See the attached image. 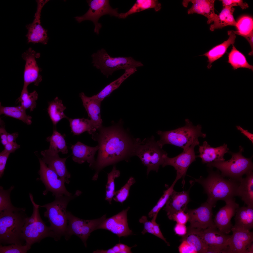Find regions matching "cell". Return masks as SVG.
Wrapping results in <instances>:
<instances>
[{
  "mask_svg": "<svg viewBox=\"0 0 253 253\" xmlns=\"http://www.w3.org/2000/svg\"><path fill=\"white\" fill-rule=\"evenodd\" d=\"M98 130V132L92 134V139L97 142L99 147L97 159L91 167L96 171L94 176L95 178L105 167L123 160L128 161L135 156L140 140L132 137L120 124L106 127L102 126Z\"/></svg>",
  "mask_w": 253,
  "mask_h": 253,
  "instance_id": "6da1fadb",
  "label": "cell"
},
{
  "mask_svg": "<svg viewBox=\"0 0 253 253\" xmlns=\"http://www.w3.org/2000/svg\"><path fill=\"white\" fill-rule=\"evenodd\" d=\"M208 175L205 178L202 176L191 181L201 185L204 192L207 194L206 202L215 207L217 201L223 200L225 202L234 198L237 193L239 182L230 179L225 178L219 170L213 171L212 168L209 167Z\"/></svg>",
  "mask_w": 253,
  "mask_h": 253,
  "instance_id": "7a4b0ae2",
  "label": "cell"
},
{
  "mask_svg": "<svg viewBox=\"0 0 253 253\" xmlns=\"http://www.w3.org/2000/svg\"><path fill=\"white\" fill-rule=\"evenodd\" d=\"M28 217L25 208L0 214V243L24 245L22 230Z\"/></svg>",
  "mask_w": 253,
  "mask_h": 253,
  "instance_id": "3957f363",
  "label": "cell"
},
{
  "mask_svg": "<svg viewBox=\"0 0 253 253\" xmlns=\"http://www.w3.org/2000/svg\"><path fill=\"white\" fill-rule=\"evenodd\" d=\"M185 124L176 129L166 131L159 130L157 133L160 137L157 142L162 148L169 144L181 148L185 150L194 142L199 141V137L205 138L206 135L201 132L200 124L194 125L188 119L185 120Z\"/></svg>",
  "mask_w": 253,
  "mask_h": 253,
  "instance_id": "277c9868",
  "label": "cell"
},
{
  "mask_svg": "<svg viewBox=\"0 0 253 253\" xmlns=\"http://www.w3.org/2000/svg\"><path fill=\"white\" fill-rule=\"evenodd\" d=\"M81 192L78 190L74 195L55 197L54 201L39 206L46 209L44 216L48 218L51 230L56 236L58 240L64 236L67 227L68 211L67 208L69 202L79 195Z\"/></svg>",
  "mask_w": 253,
  "mask_h": 253,
  "instance_id": "5b68a950",
  "label": "cell"
},
{
  "mask_svg": "<svg viewBox=\"0 0 253 253\" xmlns=\"http://www.w3.org/2000/svg\"><path fill=\"white\" fill-rule=\"evenodd\" d=\"M29 196L33 211L31 216L26 218L22 229V235L25 242V244L31 247L34 243H39L47 237L52 238L58 241L59 240L56 234L41 219L39 212L40 205L35 202L31 193H30Z\"/></svg>",
  "mask_w": 253,
  "mask_h": 253,
  "instance_id": "8992f818",
  "label": "cell"
},
{
  "mask_svg": "<svg viewBox=\"0 0 253 253\" xmlns=\"http://www.w3.org/2000/svg\"><path fill=\"white\" fill-rule=\"evenodd\" d=\"M244 148L239 146V151L237 153L228 152L232 155L231 158L226 161H214L207 164L209 167H215L220 171L223 177H227L239 182L242 176L253 171V164L250 158H246L242 155Z\"/></svg>",
  "mask_w": 253,
  "mask_h": 253,
  "instance_id": "52a82bcc",
  "label": "cell"
},
{
  "mask_svg": "<svg viewBox=\"0 0 253 253\" xmlns=\"http://www.w3.org/2000/svg\"><path fill=\"white\" fill-rule=\"evenodd\" d=\"M91 56L93 66L107 78L117 70L143 65L141 62L131 57H111L103 48L93 54Z\"/></svg>",
  "mask_w": 253,
  "mask_h": 253,
  "instance_id": "ba28073f",
  "label": "cell"
},
{
  "mask_svg": "<svg viewBox=\"0 0 253 253\" xmlns=\"http://www.w3.org/2000/svg\"><path fill=\"white\" fill-rule=\"evenodd\" d=\"M135 156L147 167L148 175L151 171L158 172L159 166L163 165L167 153L159 146L152 136L140 141L137 145Z\"/></svg>",
  "mask_w": 253,
  "mask_h": 253,
  "instance_id": "9c48e42d",
  "label": "cell"
},
{
  "mask_svg": "<svg viewBox=\"0 0 253 253\" xmlns=\"http://www.w3.org/2000/svg\"><path fill=\"white\" fill-rule=\"evenodd\" d=\"M104 215L100 218L94 220H84L77 217L68 211V224L64 235L68 240L71 236L75 235L79 237L87 247L86 241L91 233L97 229L98 227L106 219Z\"/></svg>",
  "mask_w": 253,
  "mask_h": 253,
  "instance_id": "30bf717a",
  "label": "cell"
},
{
  "mask_svg": "<svg viewBox=\"0 0 253 253\" xmlns=\"http://www.w3.org/2000/svg\"><path fill=\"white\" fill-rule=\"evenodd\" d=\"M86 1L89 6L88 10L83 15L76 17L75 18L79 23L86 20L92 21L95 26L94 31L98 35L102 26L101 24L98 22L99 19L102 16L107 14L118 17L119 14L118 8H112L110 6L108 0Z\"/></svg>",
  "mask_w": 253,
  "mask_h": 253,
  "instance_id": "8fae6325",
  "label": "cell"
},
{
  "mask_svg": "<svg viewBox=\"0 0 253 253\" xmlns=\"http://www.w3.org/2000/svg\"><path fill=\"white\" fill-rule=\"evenodd\" d=\"M39 160L40 169L38 174L40 178L37 179L41 181L45 186V189L43 192L44 195H46L48 192H50L55 197L72 195L66 189L65 182L53 170L48 166L40 158Z\"/></svg>",
  "mask_w": 253,
  "mask_h": 253,
  "instance_id": "7c38bea8",
  "label": "cell"
},
{
  "mask_svg": "<svg viewBox=\"0 0 253 253\" xmlns=\"http://www.w3.org/2000/svg\"><path fill=\"white\" fill-rule=\"evenodd\" d=\"M199 144V142H194L187 149L178 155L173 157H165L163 167L170 165L173 167L176 171V175L175 179L177 181L182 179V184L183 188L185 184V178L187 170L190 164L196 160L197 156L194 151L195 147Z\"/></svg>",
  "mask_w": 253,
  "mask_h": 253,
  "instance_id": "4fadbf2b",
  "label": "cell"
},
{
  "mask_svg": "<svg viewBox=\"0 0 253 253\" xmlns=\"http://www.w3.org/2000/svg\"><path fill=\"white\" fill-rule=\"evenodd\" d=\"M40 56L39 53L37 52L31 48L22 54V57L25 61L23 89H27L28 85L32 83L38 86L41 81L42 77L39 73L40 70L36 60Z\"/></svg>",
  "mask_w": 253,
  "mask_h": 253,
  "instance_id": "5bb4252c",
  "label": "cell"
},
{
  "mask_svg": "<svg viewBox=\"0 0 253 253\" xmlns=\"http://www.w3.org/2000/svg\"><path fill=\"white\" fill-rule=\"evenodd\" d=\"M130 208L129 207L113 216L106 218L98 227L97 229L108 230L119 238L132 234V231L129 228L128 223L127 213Z\"/></svg>",
  "mask_w": 253,
  "mask_h": 253,
  "instance_id": "9a60e30c",
  "label": "cell"
},
{
  "mask_svg": "<svg viewBox=\"0 0 253 253\" xmlns=\"http://www.w3.org/2000/svg\"><path fill=\"white\" fill-rule=\"evenodd\" d=\"M213 208L206 201L196 208L187 209L186 212L189 216L190 227L203 229L215 226L212 218Z\"/></svg>",
  "mask_w": 253,
  "mask_h": 253,
  "instance_id": "2e32d148",
  "label": "cell"
},
{
  "mask_svg": "<svg viewBox=\"0 0 253 253\" xmlns=\"http://www.w3.org/2000/svg\"><path fill=\"white\" fill-rule=\"evenodd\" d=\"M49 0H37V11L35 13L34 18L33 22L27 25L26 27L28 30L26 35L29 43H41L46 44L48 38L47 36V31L45 29L41 24L40 19L42 9Z\"/></svg>",
  "mask_w": 253,
  "mask_h": 253,
  "instance_id": "e0dca14e",
  "label": "cell"
},
{
  "mask_svg": "<svg viewBox=\"0 0 253 253\" xmlns=\"http://www.w3.org/2000/svg\"><path fill=\"white\" fill-rule=\"evenodd\" d=\"M231 231L232 234L224 253H246L247 249L253 243V232L233 227Z\"/></svg>",
  "mask_w": 253,
  "mask_h": 253,
  "instance_id": "ac0fdd59",
  "label": "cell"
},
{
  "mask_svg": "<svg viewBox=\"0 0 253 253\" xmlns=\"http://www.w3.org/2000/svg\"><path fill=\"white\" fill-rule=\"evenodd\" d=\"M225 205L220 208L216 214L213 220L217 228L223 233L228 234L231 231L233 225L231 220L235 214L239 205L234 198L225 202Z\"/></svg>",
  "mask_w": 253,
  "mask_h": 253,
  "instance_id": "d6986e66",
  "label": "cell"
},
{
  "mask_svg": "<svg viewBox=\"0 0 253 253\" xmlns=\"http://www.w3.org/2000/svg\"><path fill=\"white\" fill-rule=\"evenodd\" d=\"M190 188L187 191L178 192L174 190L167 200L163 209L167 213L168 218L171 220L173 215L180 210L186 212L187 209V205L190 201L189 192L190 189L194 183L190 182Z\"/></svg>",
  "mask_w": 253,
  "mask_h": 253,
  "instance_id": "ffe728a7",
  "label": "cell"
},
{
  "mask_svg": "<svg viewBox=\"0 0 253 253\" xmlns=\"http://www.w3.org/2000/svg\"><path fill=\"white\" fill-rule=\"evenodd\" d=\"M41 154L43 156L41 159L43 161L48 165V167L65 183H69L71 174L68 171L66 165L67 158H60L58 153L50 152L47 149L41 151Z\"/></svg>",
  "mask_w": 253,
  "mask_h": 253,
  "instance_id": "44dd1931",
  "label": "cell"
},
{
  "mask_svg": "<svg viewBox=\"0 0 253 253\" xmlns=\"http://www.w3.org/2000/svg\"><path fill=\"white\" fill-rule=\"evenodd\" d=\"M200 230L201 237L208 246L218 247L222 250V253H223L227 248L228 241L231 235L221 232L216 226Z\"/></svg>",
  "mask_w": 253,
  "mask_h": 253,
  "instance_id": "7402d4cb",
  "label": "cell"
},
{
  "mask_svg": "<svg viewBox=\"0 0 253 253\" xmlns=\"http://www.w3.org/2000/svg\"><path fill=\"white\" fill-rule=\"evenodd\" d=\"M214 0H184L182 2L183 6L187 7L188 3H192L191 7L187 11L188 14L196 13L202 15L208 19L207 24L213 22L218 15L215 12Z\"/></svg>",
  "mask_w": 253,
  "mask_h": 253,
  "instance_id": "603a6c76",
  "label": "cell"
},
{
  "mask_svg": "<svg viewBox=\"0 0 253 253\" xmlns=\"http://www.w3.org/2000/svg\"><path fill=\"white\" fill-rule=\"evenodd\" d=\"M227 145L225 144L217 147H211L206 141L203 142L202 145L199 146V155L197 157L202 159L203 164H207L214 161H224V156L229 150Z\"/></svg>",
  "mask_w": 253,
  "mask_h": 253,
  "instance_id": "cb8c5ba5",
  "label": "cell"
},
{
  "mask_svg": "<svg viewBox=\"0 0 253 253\" xmlns=\"http://www.w3.org/2000/svg\"><path fill=\"white\" fill-rule=\"evenodd\" d=\"M71 148L72 151V159L74 162L82 164L86 161L89 164L90 167L94 164L95 162V155L99 149L98 145L91 147L78 141L72 145Z\"/></svg>",
  "mask_w": 253,
  "mask_h": 253,
  "instance_id": "d4e9b609",
  "label": "cell"
},
{
  "mask_svg": "<svg viewBox=\"0 0 253 253\" xmlns=\"http://www.w3.org/2000/svg\"><path fill=\"white\" fill-rule=\"evenodd\" d=\"M83 105L94 126L98 129L102 126V121L100 115L101 102L86 96L83 92L79 94Z\"/></svg>",
  "mask_w": 253,
  "mask_h": 253,
  "instance_id": "484cf974",
  "label": "cell"
},
{
  "mask_svg": "<svg viewBox=\"0 0 253 253\" xmlns=\"http://www.w3.org/2000/svg\"><path fill=\"white\" fill-rule=\"evenodd\" d=\"M229 38L222 43L212 48L204 54L199 56H204L208 59V64L207 66L208 69L212 67V64L214 61L222 57L226 52L228 47L231 45H233L235 42L236 36L232 30L228 31Z\"/></svg>",
  "mask_w": 253,
  "mask_h": 253,
  "instance_id": "4316f807",
  "label": "cell"
},
{
  "mask_svg": "<svg viewBox=\"0 0 253 253\" xmlns=\"http://www.w3.org/2000/svg\"><path fill=\"white\" fill-rule=\"evenodd\" d=\"M245 178L239 181L237 196L240 197L247 206L253 207V172L250 171L246 174Z\"/></svg>",
  "mask_w": 253,
  "mask_h": 253,
  "instance_id": "83f0119b",
  "label": "cell"
},
{
  "mask_svg": "<svg viewBox=\"0 0 253 253\" xmlns=\"http://www.w3.org/2000/svg\"><path fill=\"white\" fill-rule=\"evenodd\" d=\"M235 224L232 227L250 231L253 228V207H239L236 209Z\"/></svg>",
  "mask_w": 253,
  "mask_h": 253,
  "instance_id": "f1b7e54d",
  "label": "cell"
},
{
  "mask_svg": "<svg viewBox=\"0 0 253 253\" xmlns=\"http://www.w3.org/2000/svg\"><path fill=\"white\" fill-rule=\"evenodd\" d=\"M181 241L187 242L194 248L197 253H207L208 246L201 237L200 229L189 227L186 234L182 236Z\"/></svg>",
  "mask_w": 253,
  "mask_h": 253,
  "instance_id": "f546056e",
  "label": "cell"
},
{
  "mask_svg": "<svg viewBox=\"0 0 253 253\" xmlns=\"http://www.w3.org/2000/svg\"><path fill=\"white\" fill-rule=\"evenodd\" d=\"M235 9L232 7H223L222 10L214 20L209 29L213 31L218 29H221L226 26H236V22L233 16Z\"/></svg>",
  "mask_w": 253,
  "mask_h": 253,
  "instance_id": "4dcf8cb0",
  "label": "cell"
},
{
  "mask_svg": "<svg viewBox=\"0 0 253 253\" xmlns=\"http://www.w3.org/2000/svg\"><path fill=\"white\" fill-rule=\"evenodd\" d=\"M137 71L136 67L125 70V73L119 78L106 86L99 93L92 97L101 102L105 98L108 96L114 90L118 88L127 78Z\"/></svg>",
  "mask_w": 253,
  "mask_h": 253,
  "instance_id": "1f68e13d",
  "label": "cell"
},
{
  "mask_svg": "<svg viewBox=\"0 0 253 253\" xmlns=\"http://www.w3.org/2000/svg\"><path fill=\"white\" fill-rule=\"evenodd\" d=\"M161 5L156 0H137L131 7L127 12L119 14L118 18L124 19L129 15L145 10L153 8L158 11L161 8Z\"/></svg>",
  "mask_w": 253,
  "mask_h": 253,
  "instance_id": "d6a6232c",
  "label": "cell"
},
{
  "mask_svg": "<svg viewBox=\"0 0 253 253\" xmlns=\"http://www.w3.org/2000/svg\"><path fill=\"white\" fill-rule=\"evenodd\" d=\"M67 119L69 122L71 132L74 135H79L85 131L92 134L97 130L90 119H72L68 117Z\"/></svg>",
  "mask_w": 253,
  "mask_h": 253,
  "instance_id": "836d02e7",
  "label": "cell"
},
{
  "mask_svg": "<svg viewBox=\"0 0 253 253\" xmlns=\"http://www.w3.org/2000/svg\"><path fill=\"white\" fill-rule=\"evenodd\" d=\"M46 141L49 143V146L47 150L49 152L67 154L68 150L65 139V135L61 134L55 129L51 136L48 137Z\"/></svg>",
  "mask_w": 253,
  "mask_h": 253,
  "instance_id": "e575fe53",
  "label": "cell"
},
{
  "mask_svg": "<svg viewBox=\"0 0 253 253\" xmlns=\"http://www.w3.org/2000/svg\"><path fill=\"white\" fill-rule=\"evenodd\" d=\"M66 108L63 104L62 100L59 99L58 97L49 103L48 112L54 126H56L63 119L67 118L64 112Z\"/></svg>",
  "mask_w": 253,
  "mask_h": 253,
  "instance_id": "d590c367",
  "label": "cell"
},
{
  "mask_svg": "<svg viewBox=\"0 0 253 253\" xmlns=\"http://www.w3.org/2000/svg\"><path fill=\"white\" fill-rule=\"evenodd\" d=\"M26 109L21 105L16 107H4L0 104V114H4L21 120L28 125L31 124L32 117L27 115Z\"/></svg>",
  "mask_w": 253,
  "mask_h": 253,
  "instance_id": "8d00e7d4",
  "label": "cell"
},
{
  "mask_svg": "<svg viewBox=\"0 0 253 253\" xmlns=\"http://www.w3.org/2000/svg\"><path fill=\"white\" fill-rule=\"evenodd\" d=\"M227 62L230 64L234 70L243 68L253 70V66L249 64L245 56L238 50L233 45L228 54Z\"/></svg>",
  "mask_w": 253,
  "mask_h": 253,
  "instance_id": "74e56055",
  "label": "cell"
},
{
  "mask_svg": "<svg viewBox=\"0 0 253 253\" xmlns=\"http://www.w3.org/2000/svg\"><path fill=\"white\" fill-rule=\"evenodd\" d=\"M37 92L34 90L29 93L27 89H22L20 96L17 99V103L19 102L21 105L25 109H29L31 112L36 107V101L38 98Z\"/></svg>",
  "mask_w": 253,
  "mask_h": 253,
  "instance_id": "f35d334b",
  "label": "cell"
},
{
  "mask_svg": "<svg viewBox=\"0 0 253 253\" xmlns=\"http://www.w3.org/2000/svg\"><path fill=\"white\" fill-rule=\"evenodd\" d=\"M14 188L13 186H12L9 189L5 190L0 186V214L13 211L17 208L13 205L11 199V193Z\"/></svg>",
  "mask_w": 253,
  "mask_h": 253,
  "instance_id": "ab89813d",
  "label": "cell"
},
{
  "mask_svg": "<svg viewBox=\"0 0 253 253\" xmlns=\"http://www.w3.org/2000/svg\"><path fill=\"white\" fill-rule=\"evenodd\" d=\"M120 174V171L117 169L115 166H114L112 171L108 173L107 181L106 187V196L105 200L110 204L115 193V180L119 177Z\"/></svg>",
  "mask_w": 253,
  "mask_h": 253,
  "instance_id": "60d3db41",
  "label": "cell"
},
{
  "mask_svg": "<svg viewBox=\"0 0 253 253\" xmlns=\"http://www.w3.org/2000/svg\"><path fill=\"white\" fill-rule=\"evenodd\" d=\"M237 31H232L235 34L241 36L248 35L253 32V20L250 16L241 17L236 22Z\"/></svg>",
  "mask_w": 253,
  "mask_h": 253,
  "instance_id": "b9f144b4",
  "label": "cell"
},
{
  "mask_svg": "<svg viewBox=\"0 0 253 253\" xmlns=\"http://www.w3.org/2000/svg\"><path fill=\"white\" fill-rule=\"evenodd\" d=\"M177 181L175 180L171 186L164 191L163 194L149 213L148 216L149 218H152L155 216H157L159 212L165 205L169 196L174 190V187Z\"/></svg>",
  "mask_w": 253,
  "mask_h": 253,
  "instance_id": "7bdbcfd3",
  "label": "cell"
},
{
  "mask_svg": "<svg viewBox=\"0 0 253 253\" xmlns=\"http://www.w3.org/2000/svg\"><path fill=\"white\" fill-rule=\"evenodd\" d=\"M135 182V179L130 177L126 184L119 190L115 192L114 200L123 204L128 197L130 188Z\"/></svg>",
  "mask_w": 253,
  "mask_h": 253,
  "instance_id": "ee69618b",
  "label": "cell"
},
{
  "mask_svg": "<svg viewBox=\"0 0 253 253\" xmlns=\"http://www.w3.org/2000/svg\"><path fill=\"white\" fill-rule=\"evenodd\" d=\"M31 247L26 244H12L8 246L0 245V253H26Z\"/></svg>",
  "mask_w": 253,
  "mask_h": 253,
  "instance_id": "f6af8a7d",
  "label": "cell"
},
{
  "mask_svg": "<svg viewBox=\"0 0 253 253\" xmlns=\"http://www.w3.org/2000/svg\"><path fill=\"white\" fill-rule=\"evenodd\" d=\"M139 221L140 223H143L144 225V229L141 232L143 234L149 233L154 235L153 225L152 220L150 221L148 220L146 216H143L139 219Z\"/></svg>",
  "mask_w": 253,
  "mask_h": 253,
  "instance_id": "bcb514c9",
  "label": "cell"
},
{
  "mask_svg": "<svg viewBox=\"0 0 253 253\" xmlns=\"http://www.w3.org/2000/svg\"><path fill=\"white\" fill-rule=\"evenodd\" d=\"M188 219V214L183 211L180 210L173 215L171 220L175 221L177 223L185 225Z\"/></svg>",
  "mask_w": 253,
  "mask_h": 253,
  "instance_id": "7dc6e473",
  "label": "cell"
},
{
  "mask_svg": "<svg viewBox=\"0 0 253 253\" xmlns=\"http://www.w3.org/2000/svg\"><path fill=\"white\" fill-rule=\"evenodd\" d=\"M223 7L228 6L232 7L234 6H239L243 9H246L249 7L248 4L244 2L242 0H222Z\"/></svg>",
  "mask_w": 253,
  "mask_h": 253,
  "instance_id": "c3c4849f",
  "label": "cell"
},
{
  "mask_svg": "<svg viewBox=\"0 0 253 253\" xmlns=\"http://www.w3.org/2000/svg\"><path fill=\"white\" fill-rule=\"evenodd\" d=\"M10 153L4 149L0 153V177L3 176L7 161Z\"/></svg>",
  "mask_w": 253,
  "mask_h": 253,
  "instance_id": "681fc988",
  "label": "cell"
},
{
  "mask_svg": "<svg viewBox=\"0 0 253 253\" xmlns=\"http://www.w3.org/2000/svg\"><path fill=\"white\" fill-rule=\"evenodd\" d=\"M182 242L178 247L180 253H197L194 248L186 241H182Z\"/></svg>",
  "mask_w": 253,
  "mask_h": 253,
  "instance_id": "f907efd6",
  "label": "cell"
},
{
  "mask_svg": "<svg viewBox=\"0 0 253 253\" xmlns=\"http://www.w3.org/2000/svg\"><path fill=\"white\" fill-rule=\"evenodd\" d=\"M157 216H154L152 218L151 220L153 225L154 235L162 240L167 244L168 246H170L169 243L167 241L163 236L160 229L159 225L156 222V220Z\"/></svg>",
  "mask_w": 253,
  "mask_h": 253,
  "instance_id": "816d5d0a",
  "label": "cell"
},
{
  "mask_svg": "<svg viewBox=\"0 0 253 253\" xmlns=\"http://www.w3.org/2000/svg\"><path fill=\"white\" fill-rule=\"evenodd\" d=\"M174 230L176 234L182 236L186 234L187 229L185 224L177 223L174 227Z\"/></svg>",
  "mask_w": 253,
  "mask_h": 253,
  "instance_id": "f5cc1de1",
  "label": "cell"
},
{
  "mask_svg": "<svg viewBox=\"0 0 253 253\" xmlns=\"http://www.w3.org/2000/svg\"><path fill=\"white\" fill-rule=\"evenodd\" d=\"M20 146L18 144L16 141L8 142L4 146V149L7 152L11 153L14 152L16 150L19 148Z\"/></svg>",
  "mask_w": 253,
  "mask_h": 253,
  "instance_id": "db71d44e",
  "label": "cell"
},
{
  "mask_svg": "<svg viewBox=\"0 0 253 253\" xmlns=\"http://www.w3.org/2000/svg\"><path fill=\"white\" fill-rule=\"evenodd\" d=\"M121 250L118 244H117L108 250L97 249L94 251L93 253H120Z\"/></svg>",
  "mask_w": 253,
  "mask_h": 253,
  "instance_id": "11a10c76",
  "label": "cell"
},
{
  "mask_svg": "<svg viewBox=\"0 0 253 253\" xmlns=\"http://www.w3.org/2000/svg\"><path fill=\"white\" fill-rule=\"evenodd\" d=\"M8 133L4 126L1 125L0 128V138L1 143L4 146L8 142L7 140Z\"/></svg>",
  "mask_w": 253,
  "mask_h": 253,
  "instance_id": "9f6ffc18",
  "label": "cell"
},
{
  "mask_svg": "<svg viewBox=\"0 0 253 253\" xmlns=\"http://www.w3.org/2000/svg\"><path fill=\"white\" fill-rule=\"evenodd\" d=\"M121 250L120 253H132L131 249L133 247L137 246L136 245L132 247H129L126 245L119 242L118 243Z\"/></svg>",
  "mask_w": 253,
  "mask_h": 253,
  "instance_id": "6f0895ef",
  "label": "cell"
},
{
  "mask_svg": "<svg viewBox=\"0 0 253 253\" xmlns=\"http://www.w3.org/2000/svg\"><path fill=\"white\" fill-rule=\"evenodd\" d=\"M242 36L245 38L249 43L251 48V50L249 53V55L250 56H252L253 52V32L248 35H243Z\"/></svg>",
  "mask_w": 253,
  "mask_h": 253,
  "instance_id": "680465c9",
  "label": "cell"
},
{
  "mask_svg": "<svg viewBox=\"0 0 253 253\" xmlns=\"http://www.w3.org/2000/svg\"><path fill=\"white\" fill-rule=\"evenodd\" d=\"M238 130H240L241 133L246 136L253 143V134L248 132L247 130H244L239 126H236Z\"/></svg>",
  "mask_w": 253,
  "mask_h": 253,
  "instance_id": "91938a15",
  "label": "cell"
},
{
  "mask_svg": "<svg viewBox=\"0 0 253 253\" xmlns=\"http://www.w3.org/2000/svg\"><path fill=\"white\" fill-rule=\"evenodd\" d=\"M18 136V133L15 132L11 134L8 133L7 140L8 142L16 141V140Z\"/></svg>",
  "mask_w": 253,
  "mask_h": 253,
  "instance_id": "94428289",
  "label": "cell"
},
{
  "mask_svg": "<svg viewBox=\"0 0 253 253\" xmlns=\"http://www.w3.org/2000/svg\"><path fill=\"white\" fill-rule=\"evenodd\" d=\"M253 253V243L248 247L246 250V253Z\"/></svg>",
  "mask_w": 253,
  "mask_h": 253,
  "instance_id": "6125c7cd",
  "label": "cell"
}]
</instances>
